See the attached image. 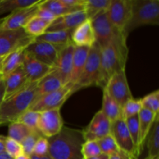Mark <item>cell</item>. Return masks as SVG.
Instances as JSON below:
<instances>
[{
  "label": "cell",
  "instance_id": "4",
  "mask_svg": "<svg viewBox=\"0 0 159 159\" xmlns=\"http://www.w3.org/2000/svg\"><path fill=\"white\" fill-rule=\"evenodd\" d=\"M159 24V0H132L130 18L124 30L126 37L142 26Z\"/></svg>",
  "mask_w": 159,
  "mask_h": 159
},
{
  "label": "cell",
  "instance_id": "49",
  "mask_svg": "<svg viewBox=\"0 0 159 159\" xmlns=\"http://www.w3.org/2000/svg\"><path fill=\"white\" fill-rule=\"evenodd\" d=\"M13 159H31V158H30V156H29V155H25L24 153H23L21 154V155L16 156V158H14Z\"/></svg>",
  "mask_w": 159,
  "mask_h": 159
},
{
  "label": "cell",
  "instance_id": "15",
  "mask_svg": "<svg viewBox=\"0 0 159 159\" xmlns=\"http://www.w3.org/2000/svg\"><path fill=\"white\" fill-rule=\"evenodd\" d=\"M37 4L33 5L30 7L19 9L12 13L9 14L7 16L3 18L2 22L0 26L1 30H17L23 28V26L27 23V22L32 17L36 16L39 9V5L40 2Z\"/></svg>",
  "mask_w": 159,
  "mask_h": 159
},
{
  "label": "cell",
  "instance_id": "32",
  "mask_svg": "<svg viewBox=\"0 0 159 159\" xmlns=\"http://www.w3.org/2000/svg\"><path fill=\"white\" fill-rule=\"evenodd\" d=\"M33 133H37L31 130L27 127L18 121H14L9 124L8 138L14 140L19 143H21L26 137Z\"/></svg>",
  "mask_w": 159,
  "mask_h": 159
},
{
  "label": "cell",
  "instance_id": "9",
  "mask_svg": "<svg viewBox=\"0 0 159 159\" xmlns=\"http://www.w3.org/2000/svg\"><path fill=\"white\" fill-rule=\"evenodd\" d=\"M131 5L132 0H111L107 9L110 23L116 30L123 34L130 20Z\"/></svg>",
  "mask_w": 159,
  "mask_h": 159
},
{
  "label": "cell",
  "instance_id": "45",
  "mask_svg": "<svg viewBox=\"0 0 159 159\" xmlns=\"http://www.w3.org/2000/svg\"><path fill=\"white\" fill-rule=\"evenodd\" d=\"M6 137L4 136H1L0 135V152H3L5 151V140H6Z\"/></svg>",
  "mask_w": 159,
  "mask_h": 159
},
{
  "label": "cell",
  "instance_id": "13",
  "mask_svg": "<svg viewBox=\"0 0 159 159\" xmlns=\"http://www.w3.org/2000/svg\"><path fill=\"white\" fill-rule=\"evenodd\" d=\"M110 134L114 138L120 150L138 158L136 148L123 118L112 122Z\"/></svg>",
  "mask_w": 159,
  "mask_h": 159
},
{
  "label": "cell",
  "instance_id": "38",
  "mask_svg": "<svg viewBox=\"0 0 159 159\" xmlns=\"http://www.w3.org/2000/svg\"><path fill=\"white\" fill-rule=\"evenodd\" d=\"M127 124V129L129 130L130 136H131L133 142L134 144L135 148H136L137 153H138V157H139L140 154L138 152V115L134 116L132 117L128 118V119L124 120Z\"/></svg>",
  "mask_w": 159,
  "mask_h": 159
},
{
  "label": "cell",
  "instance_id": "27",
  "mask_svg": "<svg viewBox=\"0 0 159 159\" xmlns=\"http://www.w3.org/2000/svg\"><path fill=\"white\" fill-rule=\"evenodd\" d=\"M148 156L145 159H155L159 157V116L156 117L146 139Z\"/></svg>",
  "mask_w": 159,
  "mask_h": 159
},
{
  "label": "cell",
  "instance_id": "22",
  "mask_svg": "<svg viewBox=\"0 0 159 159\" xmlns=\"http://www.w3.org/2000/svg\"><path fill=\"white\" fill-rule=\"evenodd\" d=\"M63 85H64L60 75L57 72L55 68H54L51 72L48 73L47 75H45L37 83L34 100L39 99L44 95L51 93V92L58 89Z\"/></svg>",
  "mask_w": 159,
  "mask_h": 159
},
{
  "label": "cell",
  "instance_id": "36",
  "mask_svg": "<svg viewBox=\"0 0 159 159\" xmlns=\"http://www.w3.org/2000/svg\"><path fill=\"white\" fill-rule=\"evenodd\" d=\"M142 108L141 99H130L122 106V118L126 120L138 115Z\"/></svg>",
  "mask_w": 159,
  "mask_h": 159
},
{
  "label": "cell",
  "instance_id": "30",
  "mask_svg": "<svg viewBox=\"0 0 159 159\" xmlns=\"http://www.w3.org/2000/svg\"><path fill=\"white\" fill-rule=\"evenodd\" d=\"M49 26L50 23H47L40 17L34 16L23 26V30L26 34L36 38L46 33Z\"/></svg>",
  "mask_w": 159,
  "mask_h": 159
},
{
  "label": "cell",
  "instance_id": "24",
  "mask_svg": "<svg viewBox=\"0 0 159 159\" xmlns=\"http://www.w3.org/2000/svg\"><path fill=\"white\" fill-rule=\"evenodd\" d=\"M25 54H26L25 48H22V49L13 51L4 57L2 62L1 69H0L3 76V79L9 74L13 72L17 68L22 66Z\"/></svg>",
  "mask_w": 159,
  "mask_h": 159
},
{
  "label": "cell",
  "instance_id": "19",
  "mask_svg": "<svg viewBox=\"0 0 159 159\" xmlns=\"http://www.w3.org/2000/svg\"><path fill=\"white\" fill-rule=\"evenodd\" d=\"M71 41L75 47L91 48L96 43V37L91 20H86L73 30Z\"/></svg>",
  "mask_w": 159,
  "mask_h": 159
},
{
  "label": "cell",
  "instance_id": "47",
  "mask_svg": "<svg viewBox=\"0 0 159 159\" xmlns=\"http://www.w3.org/2000/svg\"><path fill=\"white\" fill-rule=\"evenodd\" d=\"M0 159H13L11 156H9L5 151L0 152Z\"/></svg>",
  "mask_w": 159,
  "mask_h": 159
},
{
  "label": "cell",
  "instance_id": "23",
  "mask_svg": "<svg viewBox=\"0 0 159 159\" xmlns=\"http://www.w3.org/2000/svg\"><path fill=\"white\" fill-rule=\"evenodd\" d=\"M90 48L88 47H75V46L74 55H73L72 69H71V77L68 83L75 85L79 78L80 77L84 66L88 57L89 51Z\"/></svg>",
  "mask_w": 159,
  "mask_h": 159
},
{
  "label": "cell",
  "instance_id": "2",
  "mask_svg": "<svg viewBox=\"0 0 159 159\" xmlns=\"http://www.w3.org/2000/svg\"><path fill=\"white\" fill-rule=\"evenodd\" d=\"M48 155L52 159H83L82 147L85 142L82 132L63 127L60 132L48 138Z\"/></svg>",
  "mask_w": 159,
  "mask_h": 159
},
{
  "label": "cell",
  "instance_id": "31",
  "mask_svg": "<svg viewBox=\"0 0 159 159\" xmlns=\"http://www.w3.org/2000/svg\"><path fill=\"white\" fill-rule=\"evenodd\" d=\"M111 0H85L84 10L88 20H93L101 12L108 9Z\"/></svg>",
  "mask_w": 159,
  "mask_h": 159
},
{
  "label": "cell",
  "instance_id": "17",
  "mask_svg": "<svg viewBox=\"0 0 159 159\" xmlns=\"http://www.w3.org/2000/svg\"><path fill=\"white\" fill-rule=\"evenodd\" d=\"M22 68L30 83H37L51 72L54 67L45 65L26 53Z\"/></svg>",
  "mask_w": 159,
  "mask_h": 159
},
{
  "label": "cell",
  "instance_id": "1",
  "mask_svg": "<svg viewBox=\"0 0 159 159\" xmlns=\"http://www.w3.org/2000/svg\"><path fill=\"white\" fill-rule=\"evenodd\" d=\"M127 38L123 34H119L108 44L100 48V66L96 85L102 89L113 74L125 69L129 52Z\"/></svg>",
  "mask_w": 159,
  "mask_h": 159
},
{
  "label": "cell",
  "instance_id": "46",
  "mask_svg": "<svg viewBox=\"0 0 159 159\" xmlns=\"http://www.w3.org/2000/svg\"><path fill=\"white\" fill-rule=\"evenodd\" d=\"M30 158L31 159H52L49 156V155H48V154L46 155H43V156H37V155H31Z\"/></svg>",
  "mask_w": 159,
  "mask_h": 159
},
{
  "label": "cell",
  "instance_id": "34",
  "mask_svg": "<svg viewBox=\"0 0 159 159\" xmlns=\"http://www.w3.org/2000/svg\"><path fill=\"white\" fill-rule=\"evenodd\" d=\"M99 148H100L101 153L107 155L108 156L119 152L120 149L115 141L114 138L111 134H109L101 139L96 141Z\"/></svg>",
  "mask_w": 159,
  "mask_h": 159
},
{
  "label": "cell",
  "instance_id": "7",
  "mask_svg": "<svg viewBox=\"0 0 159 159\" xmlns=\"http://www.w3.org/2000/svg\"><path fill=\"white\" fill-rule=\"evenodd\" d=\"M75 93L74 85L67 83L58 89L41 96L33 102L28 110L40 113L45 110H54L61 107L65 101Z\"/></svg>",
  "mask_w": 159,
  "mask_h": 159
},
{
  "label": "cell",
  "instance_id": "29",
  "mask_svg": "<svg viewBox=\"0 0 159 159\" xmlns=\"http://www.w3.org/2000/svg\"><path fill=\"white\" fill-rule=\"evenodd\" d=\"M40 0H0V16L37 4Z\"/></svg>",
  "mask_w": 159,
  "mask_h": 159
},
{
  "label": "cell",
  "instance_id": "28",
  "mask_svg": "<svg viewBox=\"0 0 159 159\" xmlns=\"http://www.w3.org/2000/svg\"><path fill=\"white\" fill-rule=\"evenodd\" d=\"M39 6L52 12L56 17L62 16L76 11L82 10L84 8H70L65 6L61 0H45L40 2Z\"/></svg>",
  "mask_w": 159,
  "mask_h": 159
},
{
  "label": "cell",
  "instance_id": "5",
  "mask_svg": "<svg viewBox=\"0 0 159 159\" xmlns=\"http://www.w3.org/2000/svg\"><path fill=\"white\" fill-rule=\"evenodd\" d=\"M100 50L96 43L90 48L83 71L74 85L75 92L97 84L100 66Z\"/></svg>",
  "mask_w": 159,
  "mask_h": 159
},
{
  "label": "cell",
  "instance_id": "44",
  "mask_svg": "<svg viewBox=\"0 0 159 159\" xmlns=\"http://www.w3.org/2000/svg\"><path fill=\"white\" fill-rule=\"evenodd\" d=\"M4 92H5L4 81L2 80L1 82H0V103H1L3 100V97H4Z\"/></svg>",
  "mask_w": 159,
  "mask_h": 159
},
{
  "label": "cell",
  "instance_id": "50",
  "mask_svg": "<svg viewBox=\"0 0 159 159\" xmlns=\"http://www.w3.org/2000/svg\"><path fill=\"white\" fill-rule=\"evenodd\" d=\"M4 57H0V69H1V65H2V60Z\"/></svg>",
  "mask_w": 159,
  "mask_h": 159
},
{
  "label": "cell",
  "instance_id": "6",
  "mask_svg": "<svg viewBox=\"0 0 159 159\" xmlns=\"http://www.w3.org/2000/svg\"><path fill=\"white\" fill-rule=\"evenodd\" d=\"M34 40L35 37L26 34L23 28L17 30L0 29V57H4L13 51L26 48Z\"/></svg>",
  "mask_w": 159,
  "mask_h": 159
},
{
  "label": "cell",
  "instance_id": "14",
  "mask_svg": "<svg viewBox=\"0 0 159 159\" xmlns=\"http://www.w3.org/2000/svg\"><path fill=\"white\" fill-rule=\"evenodd\" d=\"M111 124L110 120L101 110L98 111L93 116L89 125L82 131L85 141H96L110 134Z\"/></svg>",
  "mask_w": 159,
  "mask_h": 159
},
{
  "label": "cell",
  "instance_id": "41",
  "mask_svg": "<svg viewBox=\"0 0 159 159\" xmlns=\"http://www.w3.org/2000/svg\"><path fill=\"white\" fill-rule=\"evenodd\" d=\"M48 148H49V143H48V138L41 136L37 139L32 155H37V156L46 155L48 154Z\"/></svg>",
  "mask_w": 159,
  "mask_h": 159
},
{
  "label": "cell",
  "instance_id": "12",
  "mask_svg": "<svg viewBox=\"0 0 159 159\" xmlns=\"http://www.w3.org/2000/svg\"><path fill=\"white\" fill-rule=\"evenodd\" d=\"M61 48L62 47L54 46L46 42L37 40L35 38L30 44L25 48V51L39 61L54 67L57 61L59 51Z\"/></svg>",
  "mask_w": 159,
  "mask_h": 159
},
{
  "label": "cell",
  "instance_id": "33",
  "mask_svg": "<svg viewBox=\"0 0 159 159\" xmlns=\"http://www.w3.org/2000/svg\"><path fill=\"white\" fill-rule=\"evenodd\" d=\"M39 115H40V113H38V112L27 110L17 119L16 121L24 124L26 127H27L33 131L40 133L38 130V127H37Z\"/></svg>",
  "mask_w": 159,
  "mask_h": 159
},
{
  "label": "cell",
  "instance_id": "40",
  "mask_svg": "<svg viewBox=\"0 0 159 159\" xmlns=\"http://www.w3.org/2000/svg\"><path fill=\"white\" fill-rule=\"evenodd\" d=\"M42 135L40 133H33L28 137H26L21 143L22 148H23V152L25 155H27L30 156L34 152V146H35L36 142H37V139Z\"/></svg>",
  "mask_w": 159,
  "mask_h": 159
},
{
  "label": "cell",
  "instance_id": "52",
  "mask_svg": "<svg viewBox=\"0 0 159 159\" xmlns=\"http://www.w3.org/2000/svg\"><path fill=\"white\" fill-rule=\"evenodd\" d=\"M2 20H3V18L0 19V23H2Z\"/></svg>",
  "mask_w": 159,
  "mask_h": 159
},
{
  "label": "cell",
  "instance_id": "26",
  "mask_svg": "<svg viewBox=\"0 0 159 159\" xmlns=\"http://www.w3.org/2000/svg\"><path fill=\"white\" fill-rule=\"evenodd\" d=\"M102 91H103V96H102L101 111L110 120L111 123L122 118L121 106L116 101H115L105 90H102Z\"/></svg>",
  "mask_w": 159,
  "mask_h": 159
},
{
  "label": "cell",
  "instance_id": "42",
  "mask_svg": "<svg viewBox=\"0 0 159 159\" xmlns=\"http://www.w3.org/2000/svg\"><path fill=\"white\" fill-rule=\"evenodd\" d=\"M36 16L40 17V19H42V20L46 21L47 23H50V24L57 19V17H56L52 12H50L49 10H48V9L40 7V6H39L38 11H37Z\"/></svg>",
  "mask_w": 159,
  "mask_h": 159
},
{
  "label": "cell",
  "instance_id": "39",
  "mask_svg": "<svg viewBox=\"0 0 159 159\" xmlns=\"http://www.w3.org/2000/svg\"><path fill=\"white\" fill-rule=\"evenodd\" d=\"M5 152L12 157V158H16L18 155H21L23 153V148L20 144V143L11 139V138L6 137L5 140Z\"/></svg>",
  "mask_w": 159,
  "mask_h": 159
},
{
  "label": "cell",
  "instance_id": "3",
  "mask_svg": "<svg viewBox=\"0 0 159 159\" xmlns=\"http://www.w3.org/2000/svg\"><path fill=\"white\" fill-rule=\"evenodd\" d=\"M37 83H29L18 93L2 100L0 103V127L16 121L29 109L35 99Z\"/></svg>",
  "mask_w": 159,
  "mask_h": 159
},
{
  "label": "cell",
  "instance_id": "16",
  "mask_svg": "<svg viewBox=\"0 0 159 159\" xmlns=\"http://www.w3.org/2000/svg\"><path fill=\"white\" fill-rule=\"evenodd\" d=\"M74 51L75 45L72 43L62 47L59 51L57 61L54 66V68L60 75L64 85L68 83L70 77H71Z\"/></svg>",
  "mask_w": 159,
  "mask_h": 159
},
{
  "label": "cell",
  "instance_id": "43",
  "mask_svg": "<svg viewBox=\"0 0 159 159\" xmlns=\"http://www.w3.org/2000/svg\"><path fill=\"white\" fill-rule=\"evenodd\" d=\"M108 159H138V158H136V157L133 156V155H129V154L126 153V152H123V151L120 150L119 152L110 155Z\"/></svg>",
  "mask_w": 159,
  "mask_h": 159
},
{
  "label": "cell",
  "instance_id": "35",
  "mask_svg": "<svg viewBox=\"0 0 159 159\" xmlns=\"http://www.w3.org/2000/svg\"><path fill=\"white\" fill-rule=\"evenodd\" d=\"M143 108L155 113L159 114V91L155 90L141 99Z\"/></svg>",
  "mask_w": 159,
  "mask_h": 159
},
{
  "label": "cell",
  "instance_id": "37",
  "mask_svg": "<svg viewBox=\"0 0 159 159\" xmlns=\"http://www.w3.org/2000/svg\"><path fill=\"white\" fill-rule=\"evenodd\" d=\"M101 151L97 142L94 141H85L82 147V155L83 159L96 157L101 155Z\"/></svg>",
  "mask_w": 159,
  "mask_h": 159
},
{
  "label": "cell",
  "instance_id": "20",
  "mask_svg": "<svg viewBox=\"0 0 159 159\" xmlns=\"http://www.w3.org/2000/svg\"><path fill=\"white\" fill-rule=\"evenodd\" d=\"M3 81L5 86L3 100L18 93L30 83L22 66L6 76Z\"/></svg>",
  "mask_w": 159,
  "mask_h": 159
},
{
  "label": "cell",
  "instance_id": "51",
  "mask_svg": "<svg viewBox=\"0 0 159 159\" xmlns=\"http://www.w3.org/2000/svg\"><path fill=\"white\" fill-rule=\"evenodd\" d=\"M2 80H3V76H2V75L1 71H0V82H1Z\"/></svg>",
  "mask_w": 159,
  "mask_h": 159
},
{
  "label": "cell",
  "instance_id": "53",
  "mask_svg": "<svg viewBox=\"0 0 159 159\" xmlns=\"http://www.w3.org/2000/svg\"><path fill=\"white\" fill-rule=\"evenodd\" d=\"M155 159H159V157H158V158H155Z\"/></svg>",
  "mask_w": 159,
  "mask_h": 159
},
{
  "label": "cell",
  "instance_id": "10",
  "mask_svg": "<svg viewBox=\"0 0 159 159\" xmlns=\"http://www.w3.org/2000/svg\"><path fill=\"white\" fill-rule=\"evenodd\" d=\"M64 127L61 109L45 110L40 113L38 120V130L46 138L57 135Z\"/></svg>",
  "mask_w": 159,
  "mask_h": 159
},
{
  "label": "cell",
  "instance_id": "25",
  "mask_svg": "<svg viewBox=\"0 0 159 159\" xmlns=\"http://www.w3.org/2000/svg\"><path fill=\"white\" fill-rule=\"evenodd\" d=\"M71 32L72 30L48 31L40 37H36V40L46 42L54 46L63 47L71 43Z\"/></svg>",
  "mask_w": 159,
  "mask_h": 159
},
{
  "label": "cell",
  "instance_id": "11",
  "mask_svg": "<svg viewBox=\"0 0 159 159\" xmlns=\"http://www.w3.org/2000/svg\"><path fill=\"white\" fill-rule=\"evenodd\" d=\"M94 30L96 43L102 48L108 44L116 35L121 34L112 25L107 14V10L101 12L91 20Z\"/></svg>",
  "mask_w": 159,
  "mask_h": 159
},
{
  "label": "cell",
  "instance_id": "48",
  "mask_svg": "<svg viewBox=\"0 0 159 159\" xmlns=\"http://www.w3.org/2000/svg\"><path fill=\"white\" fill-rule=\"evenodd\" d=\"M109 156L107 155H104V154H101V155H98L96 157H93V158H87V159H108Z\"/></svg>",
  "mask_w": 159,
  "mask_h": 159
},
{
  "label": "cell",
  "instance_id": "8",
  "mask_svg": "<svg viewBox=\"0 0 159 159\" xmlns=\"http://www.w3.org/2000/svg\"><path fill=\"white\" fill-rule=\"evenodd\" d=\"M105 90L120 105H124L130 99H133L131 91L127 82L125 69L120 70L110 77L104 88Z\"/></svg>",
  "mask_w": 159,
  "mask_h": 159
},
{
  "label": "cell",
  "instance_id": "18",
  "mask_svg": "<svg viewBox=\"0 0 159 159\" xmlns=\"http://www.w3.org/2000/svg\"><path fill=\"white\" fill-rule=\"evenodd\" d=\"M86 20L88 19L84 9L76 11L62 16L57 17V19L50 24L46 32L56 30H73Z\"/></svg>",
  "mask_w": 159,
  "mask_h": 159
},
{
  "label": "cell",
  "instance_id": "21",
  "mask_svg": "<svg viewBox=\"0 0 159 159\" xmlns=\"http://www.w3.org/2000/svg\"><path fill=\"white\" fill-rule=\"evenodd\" d=\"M159 116L155 113L142 108L138 113V152L141 155L143 151L149 131L153 125L156 117Z\"/></svg>",
  "mask_w": 159,
  "mask_h": 159
}]
</instances>
